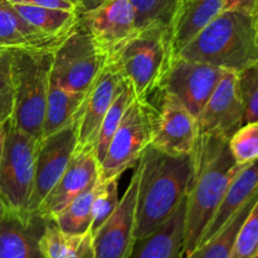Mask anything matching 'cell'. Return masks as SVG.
Segmentation results:
<instances>
[{
	"label": "cell",
	"mask_w": 258,
	"mask_h": 258,
	"mask_svg": "<svg viewBox=\"0 0 258 258\" xmlns=\"http://www.w3.org/2000/svg\"><path fill=\"white\" fill-rule=\"evenodd\" d=\"M191 156L193 175L185 197L184 258L198 247L229 184L246 166L236 163L228 139L214 134H199Z\"/></svg>",
	"instance_id": "6da1fadb"
},
{
	"label": "cell",
	"mask_w": 258,
	"mask_h": 258,
	"mask_svg": "<svg viewBox=\"0 0 258 258\" xmlns=\"http://www.w3.org/2000/svg\"><path fill=\"white\" fill-rule=\"evenodd\" d=\"M136 242L164 223L185 199L193 175V156L170 155L149 146L138 163Z\"/></svg>",
	"instance_id": "7a4b0ae2"
},
{
	"label": "cell",
	"mask_w": 258,
	"mask_h": 258,
	"mask_svg": "<svg viewBox=\"0 0 258 258\" xmlns=\"http://www.w3.org/2000/svg\"><path fill=\"white\" fill-rule=\"evenodd\" d=\"M257 37L258 24L251 17L223 10L178 55L239 73L258 63Z\"/></svg>",
	"instance_id": "3957f363"
},
{
	"label": "cell",
	"mask_w": 258,
	"mask_h": 258,
	"mask_svg": "<svg viewBox=\"0 0 258 258\" xmlns=\"http://www.w3.org/2000/svg\"><path fill=\"white\" fill-rule=\"evenodd\" d=\"M171 27L151 25L139 29L112 57L138 100L150 102L160 92L173 62Z\"/></svg>",
	"instance_id": "277c9868"
},
{
	"label": "cell",
	"mask_w": 258,
	"mask_h": 258,
	"mask_svg": "<svg viewBox=\"0 0 258 258\" xmlns=\"http://www.w3.org/2000/svg\"><path fill=\"white\" fill-rule=\"evenodd\" d=\"M54 49H12L14 112L12 122L42 139Z\"/></svg>",
	"instance_id": "5b68a950"
},
{
	"label": "cell",
	"mask_w": 258,
	"mask_h": 258,
	"mask_svg": "<svg viewBox=\"0 0 258 258\" xmlns=\"http://www.w3.org/2000/svg\"><path fill=\"white\" fill-rule=\"evenodd\" d=\"M153 111L154 106L150 102L136 97L131 101L100 163L98 183L118 180L127 169L138 165L143 154L151 145Z\"/></svg>",
	"instance_id": "8992f818"
},
{
	"label": "cell",
	"mask_w": 258,
	"mask_h": 258,
	"mask_svg": "<svg viewBox=\"0 0 258 258\" xmlns=\"http://www.w3.org/2000/svg\"><path fill=\"white\" fill-rule=\"evenodd\" d=\"M38 144L39 140L18 128L10 118L0 163V194L8 209L23 218H29Z\"/></svg>",
	"instance_id": "52a82bcc"
},
{
	"label": "cell",
	"mask_w": 258,
	"mask_h": 258,
	"mask_svg": "<svg viewBox=\"0 0 258 258\" xmlns=\"http://www.w3.org/2000/svg\"><path fill=\"white\" fill-rule=\"evenodd\" d=\"M108 57L81 23L53 52L50 82L66 90L87 93Z\"/></svg>",
	"instance_id": "ba28073f"
},
{
	"label": "cell",
	"mask_w": 258,
	"mask_h": 258,
	"mask_svg": "<svg viewBox=\"0 0 258 258\" xmlns=\"http://www.w3.org/2000/svg\"><path fill=\"white\" fill-rule=\"evenodd\" d=\"M160 93V102L153 111L151 145L170 155H189L199 136L197 118L175 96Z\"/></svg>",
	"instance_id": "9c48e42d"
},
{
	"label": "cell",
	"mask_w": 258,
	"mask_h": 258,
	"mask_svg": "<svg viewBox=\"0 0 258 258\" xmlns=\"http://www.w3.org/2000/svg\"><path fill=\"white\" fill-rule=\"evenodd\" d=\"M77 122L57 131L38 144L35 158L34 185L28 206V216L33 217L47 194L59 180L78 145Z\"/></svg>",
	"instance_id": "30bf717a"
},
{
	"label": "cell",
	"mask_w": 258,
	"mask_h": 258,
	"mask_svg": "<svg viewBox=\"0 0 258 258\" xmlns=\"http://www.w3.org/2000/svg\"><path fill=\"white\" fill-rule=\"evenodd\" d=\"M139 169L135 166L130 184L112 216L92 234V258H128L135 247L136 197Z\"/></svg>",
	"instance_id": "8fae6325"
},
{
	"label": "cell",
	"mask_w": 258,
	"mask_h": 258,
	"mask_svg": "<svg viewBox=\"0 0 258 258\" xmlns=\"http://www.w3.org/2000/svg\"><path fill=\"white\" fill-rule=\"evenodd\" d=\"M224 70L208 63L174 57L161 91L175 96L189 112L198 117L221 81Z\"/></svg>",
	"instance_id": "7c38bea8"
},
{
	"label": "cell",
	"mask_w": 258,
	"mask_h": 258,
	"mask_svg": "<svg viewBox=\"0 0 258 258\" xmlns=\"http://www.w3.org/2000/svg\"><path fill=\"white\" fill-rule=\"evenodd\" d=\"M80 23L108 58L138 32L130 0H106L95 9L80 13Z\"/></svg>",
	"instance_id": "4fadbf2b"
},
{
	"label": "cell",
	"mask_w": 258,
	"mask_h": 258,
	"mask_svg": "<svg viewBox=\"0 0 258 258\" xmlns=\"http://www.w3.org/2000/svg\"><path fill=\"white\" fill-rule=\"evenodd\" d=\"M98 174L100 164L92 149L77 145L67 168L42 202L35 216L52 221L68 204L97 184Z\"/></svg>",
	"instance_id": "5bb4252c"
},
{
	"label": "cell",
	"mask_w": 258,
	"mask_h": 258,
	"mask_svg": "<svg viewBox=\"0 0 258 258\" xmlns=\"http://www.w3.org/2000/svg\"><path fill=\"white\" fill-rule=\"evenodd\" d=\"M197 122L199 134H214L228 140L243 125V101L238 73L224 70L221 81L197 117Z\"/></svg>",
	"instance_id": "9a60e30c"
},
{
	"label": "cell",
	"mask_w": 258,
	"mask_h": 258,
	"mask_svg": "<svg viewBox=\"0 0 258 258\" xmlns=\"http://www.w3.org/2000/svg\"><path fill=\"white\" fill-rule=\"evenodd\" d=\"M126 83L117 63L108 59L86 96L77 125L78 146L93 148L103 117Z\"/></svg>",
	"instance_id": "2e32d148"
},
{
	"label": "cell",
	"mask_w": 258,
	"mask_h": 258,
	"mask_svg": "<svg viewBox=\"0 0 258 258\" xmlns=\"http://www.w3.org/2000/svg\"><path fill=\"white\" fill-rule=\"evenodd\" d=\"M48 219L23 218L8 211L0 216V258H44L39 247Z\"/></svg>",
	"instance_id": "e0dca14e"
},
{
	"label": "cell",
	"mask_w": 258,
	"mask_h": 258,
	"mask_svg": "<svg viewBox=\"0 0 258 258\" xmlns=\"http://www.w3.org/2000/svg\"><path fill=\"white\" fill-rule=\"evenodd\" d=\"M185 199L154 232L135 243L128 258H184Z\"/></svg>",
	"instance_id": "ac0fdd59"
},
{
	"label": "cell",
	"mask_w": 258,
	"mask_h": 258,
	"mask_svg": "<svg viewBox=\"0 0 258 258\" xmlns=\"http://www.w3.org/2000/svg\"><path fill=\"white\" fill-rule=\"evenodd\" d=\"M258 194V159L247 164L232 180L217 209L216 214L212 218L211 223L207 227L203 237L198 246L206 243L209 238L221 231L224 224L253 197Z\"/></svg>",
	"instance_id": "d6986e66"
},
{
	"label": "cell",
	"mask_w": 258,
	"mask_h": 258,
	"mask_svg": "<svg viewBox=\"0 0 258 258\" xmlns=\"http://www.w3.org/2000/svg\"><path fill=\"white\" fill-rule=\"evenodd\" d=\"M60 42L28 24L9 0H0V49H55Z\"/></svg>",
	"instance_id": "ffe728a7"
},
{
	"label": "cell",
	"mask_w": 258,
	"mask_h": 258,
	"mask_svg": "<svg viewBox=\"0 0 258 258\" xmlns=\"http://www.w3.org/2000/svg\"><path fill=\"white\" fill-rule=\"evenodd\" d=\"M223 12V0H185L171 23V43L175 57L214 18Z\"/></svg>",
	"instance_id": "44dd1931"
},
{
	"label": "cell",
	"mask_w": 258,
	"mask_h": 258,
	"mask_svg": "<svg viewBox=\"0 0 258 258\" xmlns=\"http://www.w3.org/2000/svg\"><path fill=\"white\" fill-rule=\"evenodd\" d=\"M86 96L87 93L66 90L50 82L47 96L42 138H47L77 122L82 112Z\"/></svg>",
	"instance_id": "7402d4cb"
},
{
	"label": "cell",
	"mask_w": 258,
	"mask_h": 258,
	"mask_svg": "<svg viewBox=\"0 0 258 258\" xmlns=\"http://www.w3.org/2000/svg\"><path fill=\"white\" fill-rule=\"evenodd\" d=\"M39 247L44 258H92V234L68 233L48 221Z\"/></svg>",
	"instance_id": "603a6c76"
},
{
	"label": "cell",
	"mask_w": 258,
	"mask_h": 258,
	"mask_svg": "<svg viewBox=\"0 0 258 258\" xmlns=\"http://www.w3.org/2000/svg\"><path fill=\"white\" fill-rule=\"evenodd\" d=\"M18 14L29 25L50 38L63 40L80 23V13L33 5L13 4Z\"/></svg>",
	"instance_id": "cb8c5ba5"
},
{
	"label": "cell",
	"mask_w": 258,
	"mask_h": 258,
	"mask_svg": "<svg viewBox=\"0 0 258 258\" xmlns=\"http://www.w3.org/2000/svg\"><path fill=\"white\" fill-rule=\"evenodd\" d=\"M258 199V194L251 199L247 204H244L226 224L221 231L217 232L212 238H209L206 243L197 247L186 258H231L233 251L234 242L237 234L241 229L242 224L246 221L247 216L254 203Z\"/></svg>",
	"instance_id": "d4e9b609"
},
{
	"label": "cell",
	"mask_w": 258,
	"mask_h": 258,
	"mask_svg": "<svg viewBox=\"0 0 258 258\" xmlns=\"http://www.w3.org/2000/svg\"><path fill=\"white\" fill-rule=\"evenodd\" d=\"M134 98H135V95H134L133 88H131V86L127 82L120 92V95L116 97L112 106L108 108L105 117H103L100 130H98L97 138H96L95 145L92 148L93 155H95L98 164L105 158L106 151H107L108 145L111 143V139H112L113 134L116 133L117 127L120 126L121 120H122L123 115H125L126 108L128 107V105H130Z\"/></svg>",
	"instance_id": "484cf974"
},
{
	"label": "cell",
	"mask_w": 258,
	"mask_h": 258,
	"mask_svg": "<svg viewBox=\"0 0 258 258\" xmlns=\"http://www.w3.org/2000/svg\"><path fill=\"white\" fill-rule=\"evenodd\" d=\"M96 185L68 204L52 219L62 231L78 234L90 232L92 224V203L95 198Z\"/></svg>",
	"instance_id": "4316f807"
},
{
	"label": "cell",
	"mask_w": 258,
	"mask_h": 258,
	"mask_svg": "<svg viewBox=\"0 0 258 258\" xmlns=\"http://www.w3.org/2000/svg\"><path fill=\"white\" fill-rule=\"evenodd\" d=\"M135 10L136 28L165 25L171 27L178 10V0H130Z\"/></svg>",
	"instance_id": "83f0119b"
},
{
	"label": "cell",
	"mask_w": 258,
	"mask_h": 258,
	"mask_svg": "<svg viewBox=\"0 0 258 258\" xmlns=\"http://www.w3.org/2000/svg\"><path fill=\"white\" fill-rule=\"evenodd\" d=\"M117 179L108 180L106 183H98L96 185L95 198L92 203V224L91 234L95 233L115 212L118 206V188Z\"/></svg>",
	"instance_id": "f1b7e54d"
},
{
	"label": "cell",
	"mask_w": 258,
	"mask_h": 258,
	"mask_svg": "<svg viewBox=\"0 0 258 258\" xmlns=\"http://www.w3.org/2000/svg\"><path fill=\"white\" fill-rule=\"evenodd\" d=\"M229 150L237 164L247 165L258 159V121L242 125L228 140Z\"/></svg>",
	"instance_id": "f546056e"
},
{
	"label": "cell",
	"mask_w": 258,
	"mask_h": 258,
	"mask_svg": "<svg viewBox=\"0 0 258 258\" xmlns=\"http://www.w3.org/2000/svg\"><path fill=\"white\" fill-rule=\"evenodd\" d=\"M231 258H258V199L237 234Z\"/></svg>",
	"instance_id": "4dcf8cb0"
},
{
	"label": "cell",
	"mask_w": 258,
	"mask_h": 258,
	"mask_svg": "<svg viewBox=\"0 0 258 258\" xmlns=\"http://www.w3.org/2000/svg\"><path fill=\"white\" fill-rule=\"evenodd\" d=\"M243 101V125L258 121V63L238 73Z\"/></svg>",
	"instance_id": "1f68e13d"
},
{
	"label": "cell",
	"mask_w": 258,
	"mask_h": 258,
	"mask_svg": "<svg viewBox=\"0 0 258 258\" xmlns=\"http://www.w3.org/2000/svg\"><path fill=\"white\" fill-rule=\"evenodd\" d=\"M14 88L12 77V50L0 49V122L13 117Z\"/></svg>",
	"instance_id": "d6a6232c"
},
{
	"label": "cell",
	"mask_w": 258,
	"mask_h": 258,
	"mask_svg": "<svg viewBox=\"0 0 258 258\" xmlns=\"http://www.w3.org/2000/svg\"><path fill=\"white\" fill-rule=\"evenodd\" d=\"M12 4H24L33 5V7L52 8V9H62L68 12H78L80 7L73 0H9Z\"/></svg>",
	"instance_id": "836d02e7"
},
{
	"label": "cell",
	"mask_w": 258,
	"mask_h": 258,
	"mask_svg": "<svg viewBox=\"0 0 258 258\" xmlns=\"http://www.w3.org/2000/svg\"><path fill=\"white\" fill-rule=\"evenodd\" d=\"M223 10L248 15L258 24V0H223Z\"/></svg>",
	"instance_id": "e575fe53"
},
{
	"label": "cell",
	"mask_w": 258,
	"mask_h": 258,
	"mask_svg": "<svg viewBox=\"0 0 258 258\" xmlns=\"http://www.w3.org/2000/svg\"><path fill=\"white\" fill-rule=\"evenodd\" d=\"M73 2L77 3L78 7H80V13H83L87 12V10L95 9L98 5L105 3L106 0H73Z\"/></svg>",
	"instance_id": "d590c367"
},
{
	"label": "cell",
	"mask_w": 258,
	"mask_h": 258,
	"mask_svg": "<svg viewBox=\"0 0 258 258\" xmlns=\"http://www.w3.org/2000/svg\"><path fill=\"white\" fill-rule=\"evenodd\" d=\"M9 123H10V120L0 122V163H2L3 153H4L5 141H7L8 130H9Z\"/></svg>",
	"instance_id": "8d00e7d4"
},
{
	"label": "cell",
	"mask_w": 258,
	"mask_h": 258,
	"mask_svg": "<svg viewBox=\"0 0 258 258\" xmlns=\"http://www.w3.org/2000/svg\"><path fill=\"white\" fill-rule=\"evenodd\" d=\"M9 211L7 207V204L4 203V201H3V197L2 194H0V216H3L4 213H7V212Z\"/></svg>",
	"instance_id": "74e56055"
},
{
	"label": "cell",
	"mask_w": 258,
	"mask_h": 258,
	"mask_svg": "<svg viewBox=\"0 0 258 258\" xmlns=\"http://www.w3.org/2000/svg\"><path fill=\"white\" fill-rule=\"evenodd\" d=\"M184 2H185V0H178V5H179V7H180V5L183 4ZM179 7H178V8H179Z\"/></svg>",
	"instance_id": "f35d334b"
},
{
	"label": "cell",
	"mask_w": 258,
	"mask_h": 258,
	"mask_svg": "<svg viewBox=\"0 0 258 258\" xmlns=\"http://www.w3.org/2000/svg\"><path fill=\"white\" fill-rule=\"evenodd\" d=\"M257 43H258V37H257Z\"/></svg>",
	"instance_id": "ab89813d"
}]
</instances>
